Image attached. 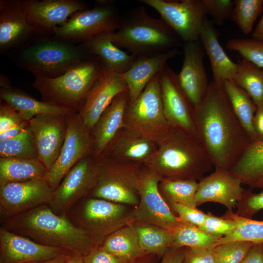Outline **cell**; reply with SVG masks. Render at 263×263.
Returning <instances> with one entry per match:
<instances>
[{
  "label": "cell",
  "instance_id": "6da1fadb",
  "mask_svg": "<svg viewBox=\"0 0 263 263\" xmlns=\"http://www.w3.org/2000/svg\"><path fill=\"white\" fill-rule=\"evenodd\" d=\"M196 135L215 169L230 171L253 142L231 107L223 86L211 81L199 106L194 108Z\"/></svg>",
  "mask_w": 263,
  "mask_h": 263
},
{
  "label": "cell",
  "instance_id": "7a4b0ae2",
  "mask_svg": "<svg viewBox=\"0 0 263 263\" xmlns=\"http://www.w3.org/2000/svg\"><path fill=\"white\" fill-rule=\"evenodd\" d=\"M1 227L40 244L82 255L100 246L89 232L67 216L44 205L1 221Z\"/></svg>",
  "mask_w": 263,
  "mask_h": 263
},
{
  "label": "cell",
  "instance_id": "3957f363",
  "mask_svg": "<svg viewBox=\"0 0 263 263\" xmlns=\"http://www.w3.org/2000/svg\"><path fill=\"white\" fill-rule=\"evenodd\" d=\"M145 166L161 180L198 181L213 165L196 135L173 128Z\"/></svg>",
  "mask_w": 263,
  "mask_h": 263
},
{
  "label": "cell",
  "instance_id": "277c9868",
  "mask_svg": "<svg viewBox=\"0 0 263 263\" xmlns=\"http://www.w3.org/2000/svg\"><path fill=\"white\" fill-rule=\"evenodd\" d=\"M175 33L160 18L150 16L144 7L132 8L120 15L113 42L138 56L164 52L182 45Z\"/></svg>",
  "mask_w": 263,
  "mask_h": 263
},
{
  "label": "cell",
  "instance_id": "5b68a950",
  "mask_svg": "<svg viewBox=\"0 0 263 263\" xmlns=\"http://www.w3.org/2000/svg\"><path fill=\"white\" fill-rule=\"evenodd\" d=\"M104 67L99 57L93 54L58 77H35L32 86L42 101L78 113Z\"/></svg>",
  "mask_w": 263,
  "mask_h": 263
},
{
  "label": "cell",
  "instance_id": "8992f818",
  "mask_svg": "<svg viewBox=\"0 0 263 263\" xmlns=\"http://www.w3.org/2000/svg\"><path fill=\"white\" fill-rule=\"evenodd\" d=\"M93 54L80 45L55 38L26 47L17 57V62L35 77L54 78Z\"/></svg>",
  "mask_w": 263,
  "mask_h": 263
},
{
  "label": "cell",
  "instance_id": "52a82bcc",
  "mask_svg": "<svg viewBox=\"0 0 263 263\" xmlns=\"http://www.w3.org/2000/svg\"><path fill=\"white\" fill-rule=\"evenodd\" d=\"M96 184L87 197L136 207L139 200V179L144 165L116 159H95Z\"/></svg>",
  "mask_w": 263,
  "mask_h": 263
},
{
  "label": "cell",
  "instance_id": "ba28073f",
  "mask_svg": "<svg viewBox=\"0 0 263 263\" xmlns=\"http://www.w3.org/2000/svg\"><path fill=\"white\" fill-rule=\"evenodd\" d=\"M124 127L157 145L172 130L173 128L164 113L158 74L135 100L129 102L124 114Z\"/></svg>",
  "mask_w": 263,
  "mask_h": 263
},
{
  "label": "cell",
  "instance_id": "9c48e42d",
  "mask_svg": "<svg viewBox=\"0 0 263 263\" xmlns=\"http://www.w3.org/2000/svg\"><path fill=\"white\" fill-rule=\"evenodd\" d=\"M132 211L127 205L87 197L75 204L67 215L101 245L110 235L133 222Z\"/></svg>",
  "mask_w": 263,
  "mask_h": 263
},
{
  "label": "cell",
  "instance_id": "30bf717a",
  "mask_svg": "<svg viewBox=\"0 0 263 263\" xmlns=\"http://www.w3.org/2000/svg\"><path fill=\"white\" fill-rule=\"evenodd\" d=\"M95 3L93 8L74 13L64 24L56 27L54 38L80 44L101 34L115 31L120 15L113 2L99 0Z\"/></svg>",
  "mask_w": 263,
  "mask_h": 263
},
{
  "label": "cell",
  "instance_id": "8fae6325",
  "mask_svg": "<svg viewBox=\"0 0 263 263\" xmlns=\"http://www.w3.org/2000/svg\"><path fill=\"white\" fill-rule=\"evenodd\" d=\"M155 9L183 43L199 39L207 18L202 0H139Z\"/></svg>",
  "mask_w": 263,
  "mask_h": 263
},
{
  "label": "cell",
  "instance_id": "7c38bea8",
  "mask_svg": "<svg viewBox=\"0 0 263 263\" xmlns=\"http://www.w3.org/2000/svg\"><path fill=\"white\" fill-rule=\"evenodd\" d=\"M161 180L155 173L144 166L138 183L139 203L132 211V220L172 230L180 222L159 191Z\"/></svg>",
  "mask_w": 263,
  "mask_h": 263
},
{
  "label": "cell",
  "instance_id": "4fadbf2b",
  "mask_svg": "<svg viewBox=\"0 0 263 263\" xmlns=\"http://www.w3.org/2000/svg\"><path fill=\"white\" fill-rule=\"evenodd\" d=\"M93 155L90 132L77 113L69 114L66 137L59 155L44 177L54 191L67 172L81 159ZM94 156V155H93Z\"/></svg>",
  "mask_w": 263,
  "mask_h": 263
},
{
  "label": "cell",
  "instance_id": "5bb4252c",
  "mask_svg": "<svg viewBox=\"0 0 263 263\" xmlns=\"http://www.w3.org/2000/svg\"><path fill=\"white\" fill-rule=\"evenodd\" d=\"M97 178L94 156L82 158L67 172L54 191L49 207L56 214L66 215L75 204L89 195Z\"/></svg>",
  "mask_w": 263,
  "mask_h": 263
},
{
  "label": "cell",
  "instance_id": "9a60e30c",
  "mask_svg": "<svg viewBox=\"0 0 263 263\" xmlns=\"http://www.w3.org/2000/svg\"><path fill=\"white\" fill-rule=\"evenodd\" d=\"M54 191L44 178L0 186V221L49 205Z\"/></svg>",
  "mask_w": 263,
  "mask_h": 263
},
{
  "label": "cell",
  "instance_id": "2e32d148",
  "mask_svg": "<svg viewBox=\"0 0 263 263\" xmlns=\"http://www.w3.org/2000/svg\"><path fill=\"white\" fill-rule=\"evenodd\" d=\"M158 74L164 113L168 122L172 128L196 135L194 108L179 85L177 74L168 63Z\"/></svg>",
  "mask_w": 263,
  "mask_h": 263
},
{
  "label": "cell",
  "instance_id": "e0dca14e",
  "mask_svg": "<svg viewBox=\"0 0 263 263\" xmlns=\"http://www.w3.org/2000/svg\"><path fill=\"white\" fill-rule=\"evenodd\" d=\"M70 114H41L29 120L38 159L47 170L59 155L66 137Z\"/></svg>",
  "mask_w": 263,
  "mask_h": 263
},
{
  "label": "cell",
  "instance_id": "ac0fdd59",
  "mask_svg": "<svg viewBox=\"0 0 263 263\" xmlns=\"http://www.w3.org/2000/svg\"><path fill=\"white\" fill-rule=\"evenodd\" d=\"M21 3L35 32L53 34L75 13L89 8L79 0H24Z\"/></svg>",
  "mask_w": 263,
  "mask_h": 263
},
{
  "label": "cell",
  "instance_id": "d6986e66",
  "mask_svg": "<svg viewBox=\"0 0 263 263\" xmlns=\"http://www.w3.org/2000/svg\"><path fill=\"white\" fill-rule=\"evenodd\" d=\"M127 91L123 75L109 71L104 67L77 113L90 132L102 113L115 97Z\"/></svg>",
  "mask_w": 263,
  "mask_h": 263
},
{
  "label": "cell",
  "instance_id": "ffe728a7",
  "mask_svg": "<svg viewBox=\"0 0 263 263\" xmlns=\"http://www.w3.org/2000/svg\"><path fill=\"white\" fill-rule=\"evenodd\" d=\"M183 65L177 74L179 85L193 108L200 105L209 84L204 63V50L199 40L183 43Z\"/></svg>",
  "mask_w": 263,
  "mask_h": 263
},
{
  "label": "cell",
  "instance_id": "44dd1931",
  "mask_svg": "<svg viewBox=\"0 0 263 263\" xmlns=\"http://www.w3.org/2000/svg\"><path fill=\"white\" fill-rule=\"evenodd\" d=\"M242 185L241 180L229 171L215 169L214 172L198 182L195 194L197 207L205 203L213 202L233 211L245 190Z\"/></svg>",
  "mask_w": 263,
  "mask_h": 263
},
{
  "label": "cell",
  "instance_id": "7402d4cb",
  "mask_svg": "<svg viewBox=\"0 0 263 263\" xmlns=\"http://www.w3.org/2000/svg\"><path fill=\"white\" fill-rule=\"evenodd\" d=\"M69 251L40 244L0 226V263L44 261Z\"/></svg>",
  "mask_w": 263,
  "mask_h": 263
},
{
  "label": "cell",
  "instance_id": "603a6c76",
  "mask_svg": "<svg viewBox=\"0 0 263 263\" xmlns=\"http://www.w3.org/2000/svg\"><path fill=\"white\" fill-rule=\"evenodd\" d=\"M129 101L128 91L116 95L91 131L93 155L95 159L102 155L118 132L124 127V114Z\"/></svg>",
  "mask_w": 263,
  "mask_h": 263
},
{
  "label": "cell",
  "instance_id": "cb8c5ba5",
  "mask_svg": "<svg viewBox=\"0 0 263 263\" xmlns=\"http://www.w3.org/2000/svg\"><path fill=\"white\" fill-rule=\"evenodd\" d=\"M182 52L178 48L156 53L135 56L130 69L123 74L126 82L129 102L135 100L151 79L167 61Z\"/></svg>",
  "mask_w": 263,
  "mask_h": 263
},
{
  "label": "cell",
  "instance_id": "d4e9b609",
  "mask_svg": "<svg viewBox=\"0 0 263 263\" xmlns=\"http://www.w3.org/2000/svg\"><path fill=\"white\" fill-rule=\"evenodd\" d=\"M34 33L21 0H0V53L22 43Z\"/></svg>",
  "mask_w": 263,
  "mask_h": 263
},
{
  "label": "cell",
  "instance_id": "484cf974",
  "mask_svg": "<svg viewBox=\"0 0 263 263\" xmlns=\"http://www.w3.org/2000/svg\"><path fill=\"white\" fill-rule=\"evenodd\" d=\"M157 147V145L150 140L123 127L99 158L116 159L145 166Z\"/></svg>",
  "mask_w": 263,
  "mask_h": 263
},
{
  "label": "cell",
  "instance_id": "4316f807",
  "mask_svg": "<svg viewBox=\"0 0 263 263\" xmlns=\"http://www.w3.org/2000/svg\"><path fill=\"white\" fill-rule=\"evenodd\" d=\"M199 39L210 63L213 80L216 85L222 86L226 80H232L238 68V64L232 61L221 46L218 35L213 24L206 18Z\"/></svg>",
  "mask_w": 263,
  "mask_h": 263
},
{
  "label": "cell",
  "instance_id": "83f0119b",
  "mask_svg": "<svg viewBox=\"0 0 263 263\" xmlns=\"http://www.w3.org/2000/svg\"><path fill=\"white\" fill-rule=\"evenodd\" d=\"M113 32L101 34L79 45L99 57L106 69L123 75L132 66L135 56L128 54L113 42Z\"/></svg>",
  "mask_w": 263,
  "mask_h": 263
},
{
  "label": "cell",
  "instance_id": "f1b7e54d",
  "mask_svg": "<svg viewBox=\"0 0 263 263\" xmlns=\"http://www.w3.org/2000/svg\"><path fill=\"white\" fill-rule=\"evenodd\" d=\"M0 97L14 108L25 120L41 114L75 113L67 108L49 102L38 100L24 91L12 87L0 88Z\"/></svg>",
  "mask_w": 263,
  "mask_h": 263
},
{
  "label": "cell",
  "instance_id": "f546056e",
  "mask_svg": "<svg viewBox=\"0 0 263 263\" xmlns=\"http://www.w3.org/2000/svg\"><path fill=\"white\" fill-rule=\"evenodd\" d=\"M229 171L243 185L263 189V140L252 142Z\"/></svg>",
  "mask_w": 263,
  "mask_h": 263
},
{
  "label": "cell",
  "instance_id": "4dcf8cb0",
  "mask_svg": "<svg viewBox=\"0 0 263 263\" xmlns=\"http://www.w3.org/2000/svg\"><path fill=\"white\" fill-rule=\"evenodd\" d=\"M101 246L108 252L129 263L146 255L140 246L132 223L110 235Z\"/></svg>",
  "mask_w": 263,
  "mask_h": 263
},
{
  "label": "cell",
  "instance_id": "1f68e13d",
  "mask_svg": "<svg viewBox=\"0 0 263 263\" xmlns=\"http://www.w3.org/2000/svg\"><path fill=\"white\" fill-rule=\"evenodd\" d=\"M47 171L38 158H0V186L44 178Z\"/></svg>",
  "mask_w": 263,
  "mask_h": 263
},
{
  "label": "cell",
  "instance_id": "d6a6232c",
  "mask_svg": "<svg viewBox=\"0 0 263 263\" xmlns=\"http://www.w3.org/2000/svg\"><path fill=\"white\" fill-rule=\"evenodd\" d=\"M223 87L233 111L253 142L257 140L253 128L257 106L249 94L232 80L225 81Z\"/></svg>",
  "mask_w": 263,
  "mask_h": 263
},
{
  "label": "cell",
  "instance_id": "836d02e7",
  "mask_svg": "<svg viewBox=\"0 0 263 263\" xmlns=\"http://www.w3.org/2000/svg\"><path fill=\"white\" fill-rule=\"evenodd\" d=\"M142 249L148 254L163 256L173 242L171 230L143 223L132 222Z\"/></svg>",
  "mask_w": 263,
  "mask_h": 263
},
{
  "label": "cell",
  "instance_id": "e575fe53",
  "mask_svg": "<svg viewBox=\"0 0 263 263\" xmlns=\"http://www.w3.org/2000/svg\"><path fill=\"white\" fill-rule=\"evenodd\" d=\"M232 80L243 89L250 96L256 106L263 104V69L242 58Z\"/></svg>",
  "mask_w": 263,
  "mask_h": 263
},
{
  "label": "cell",
  "instance_id": "d590c367",
  "mask_svg": "<svg viewBox=\"0 0 263 263\" xmlns=\"http://www.w3.org/2000/svg\"><path fill=\"white\" fill-rule=\"evenodd\" d=\"M158 188L169 205L180 204L197 207L195 194L198 188L197 181L162 179L159 183Z\"/></svg>",
  "mask_w": 263,
  "mask_h": 263
},
{
  "label": "cell",
  "instance_id": "8d00e7d4",
  "mask_svg": "<svg viewBox=\"0 0 263 263\" xmlns=\"http://www.w3.org/2000/svg\"><path fill=\"white\" fill-rule=\"evenodd\" d=\"M222 216L233 219L236 224V227L231 234L221 237L214 245L238 241L263 243V220L242 217L229 210Z\"/></svg>",
  "mask_w": 263,
  "mask_h": 263
},
{
  "label": "cell",
  "instance_id": "74e56055",
  "mask_svg": "<svg viewBox=\"0 0 263 263\" xmlns=\"http://www.w3.org/2000/svg\"><path fill=\"white\" fill-rule=\"evenodd\" d=\"M171 231L173 242L170 247L211 248L220 238L197 226L181 222Z\"/></svg>",
  "mask_w": 263,
  "mask_h": 263
},
{
  "label": "cell",
  "instance_id": "f35d334b",
  "mask_svg": "<svg viewBox=\"0 0 263 263\" xmlns=\"http://www.w3.org/2000/svg\"><path fill=\"white\" fill-rule=\"evenodd\" d=\"M0 158H38L30 127L14 138L0 140Z\"/></svg>",
  "mask_w": 263,
  "mask_h": 263
},
{
  "label": "cell",
  "instance_id": "ab89813d",
  "mask_svg": "<svg viewBox=\"0 0 263 263\" xmlns=\"http://www.w3.org/2000/svg\"><path fill=\"white\" fill-rule=\"evenodd\" d=\"M263 12V0H235L229 19L244 34L248 35Z\"/></svg>",
  "mask_w": 263,
  "mask_h": 263
},
{
  "label": "cell",
  "instance_id": "60d3db41",
  "mask_svg": "<svg viewBox=\"0 0 263 263\" xmlns=\"http://www.w3.org/2000/svg\"><path fill=\"white\" fill-rule=\"evenodd\" d=\"M226 48L239 54L258 67L263 69V41L255 38H231L226 44Z\"/></svg>",
  "mask_w": 263,
  "mask_h": 263
},
{
  "label": "cell",
  "instance_id": "b9f144b4",
  "mask_svg": "<svg viewBox=\"0 0 263 263\" xmlns=\"http://www.w3.org/2000/svg\"><path fill=\"white\" fill-rule=\"evenodd\" d=\"M255 244L246 241H234L211 247L216 263H241Z\"/></svg>",
  "mask_w": 263,
  "mask_h": 263
},
{
  "label": "cell",
  "instance_id": "7bdbcfd3",
  "mask_svg": "<svg viewBox=\"0 0 263 263\" xmlns=\"http://www.w3.org/2000/svg\"><path fill=\"white\" fill-rule=\"evenodd\" d=\"M236 227V224L233 219L218 217L211 212L207 213L204 222L198 227L208 234L220 238L231 234Z\"/></svg>",
  "mask_w": 263,
  "mask_h": 263
},
{
  "label": "cell",
  "instance_id": "ee69618b",
  "mask_svg": "<svg viewBox=\"0 0 263 263\" xmlns=\"http://www.w3.org/2000/svg\"><path fill=\"white\" fill-rule=\"evenodd\" d=\"M237 215L251 219L258 212L263 209V189L255 193L252 188L245 189L242 198L236 205Z\"/></svg>",
  "mask_w": 263,
  "mask_h": 263
},
{
  "label": "cell",
  "instance_id": "f6af8a7d",
  "mask_svg": "<svg viewBox=\"0 0 263 263\" xmlns=\"http://www.w3.org/2000/svg\"><path fill=\"white\" fill-rule=\"evenodd\" d=\"M205 12L210 15L215 23L222 25L230 17L234 5L231 0H202Z\"/></svg>",
  "mask_w": 263,
  "mask_h": 263
},
{
  "label": "cell",
  "instance_id": "bcb514c9",
  "mask_svg": "<svg viewBox=\"0 0 263 263\" xmlns=\"http://www.w3.org/2000/svg\"><path fill=\"white\" fill-rule=\"evenodd\" d=\"M171 210L176 214L180 222L199 227L204 222L207 213L197 207L180 204H172L169 205Z\"/></svg>",
  "mask_w": 263,
  "mask_h": 263
},
{
  "label": "cell",
  "instance_id": "7dc6e473",
  "mask_svg": "<svg viewBox=\"0 0 263 263\" xmlns=\"http://www.w3.org/2000/svg\"><path fill=\"white\" fill-rule=\"evenodd\" d=\"M84 263H130L104 249L101 245L82 255Z\"/></svg>",
  "mask_w": 263,
  "mask_h": 263
},
{
  "label": "cell",
  "instance_id": "c3c4849f",
  "mask_svg": "<svg viewBox=\"0 0 263 263\" xmlns=\"http://www.w3.org/2000/svg\"><path fill=\"white\" fill-rule=\"evenodd\" d=\"M25 120L11 106L6 102L0 105V133Z\"/></svg>",
  "mask_w": 263,
  "mask_h": 263
},
{
  "label": "cell",
  "instance_id": "681fc988",
  "mask_svg": "<svg viewBox=\"0 0 263 263\" xmlns=\"http://www.w3.org/2000/svg\"><path fill=\"white\" fill-rule=\"evenodd\" d=\"M183 263H216L211 248L185 247Z\"/></svg>",
  "mask_w": 263,
  "mask_h": 263
},
{
  "label": "cell",
  "instance_id": "f907efd6",
  "mask_svg": "<svg viewBox=\"0 0 263 263\" xmlns=\"http://www.w3.org/2000/svg\"><path fill=\"white\" fill-rule=\"evenodd\" d=\"M185 247H169L162 256L159 263H183Z\"/></svg>",
  "mask_w": 263,
  "mask_h": 263
},
{
  "label": "cell",
  "instance_id": "816d5d0a",
  "mask_svg": "<svg viewBox=\"0 0 263 263\" xmlns=\"http://www.w3.org/2000/svg\"><path fill=\"white\" fill-rule=\"evenodd\" d=\"M241 263H263V243L255 244Z\"/></svg>",
  "mask_w": 263,
  "mask_h": 263
},
{
  "label": "cell",
  "instance_id": "f5cc1de1",
  "mask_svg": "<svg viewBox=\"0 0 263 263\" xmlns=\"http://www.w3.org/2000/svg\"><path fill=\"white\" fill-rule=\"evenodd\" d=\"M29 127V121L24 120L19 124L0 133V140H7L16 137Z\"/></svg>",
  "mask_w": 263,
  "mask_h": 263
},
{
  "label": "cell",
  "instance_id": "db71d44e",
  "mask_svg": "<svg viewBox=\"0 0 263 263\" xmlns=\"http://www.w3.org/2000/svg\"><path fill=\"white\" fill-rule=\"evenodd\" d=\"M253 124L257 140H263V104L257 106Z\"/></svg>",
  "mask_w": 263,
  "mask_h": 263
},
{
  "label": "cell",
  "instance_id": "11a10c76",
  "mask_svg": "<svg viewBox=\"0 0 263 263\" xmlns=\"http://www.w3.org/2000/svg\"><path fill=\"white\" fill-rule=\"evenodd\" d=\"M252 36L253 38L263 41V12L261 19L252 32Z\"/></svg>",
  "mask_w": 263,
  "mask_h": 263
},
{
  "label": "cell",
  "instance_id": "9f6ffc18",
  "mask_svg": "<svg viewBox=\"0 0 263 263\" xmlns=\"http://www.w3.org/2000/svg\"><path fill=\"white\" fill-rule=\"evenodd\" d=\"M66 263H84L82 254L77 252L69 251Z\"/></svg>",
  "mask_w": 263,
  "mask_h": 263
},
{
  "label": "cell",
  "instance_id": "6f0895ef",
  "mask_svg": "<svg viewBox=\"0 0 263 263\" xmlns=\"http://www.w3.org/2000/svg\"><path fill=\"white\" fill-rule=\"evenodd\" d=\"M69 252L60 254L51 260L44 261L30 262L28 263H66Z\"/></svg>",
  "mask_w": 263,
  "mask_h": 263
},
{
  "label": "cell",
  "instance_id": "680465c9",
  "mask_svg": "<svg viewBox=\"0 0 263 263\" xmlns=\"http://www.w3.org/2000/svg\"><path fill=\"white\" fill-rule=\"evenodd\" d=\"M0 88L2 89H8L13 87L9 79L1 74L0 76Z\"/></svg>",
  "mask_w": 263,
  "mask_h": 263
},
{
  "label": "cell",
  "instance_id": "91938a15",
  "mask_svg": "<svg viewBox=\"0 0 263 263\" xmlns=\"http://www.w3.org/2000/svg\"><path fill=\"white\" fill-rule=\"evenodd\" d=\"M130 263H149L147 261L143 260H140V258L133 261Z\"/></svg>",
  "mask_w": 263,
  "mask_h": 263
}]
</instances>
